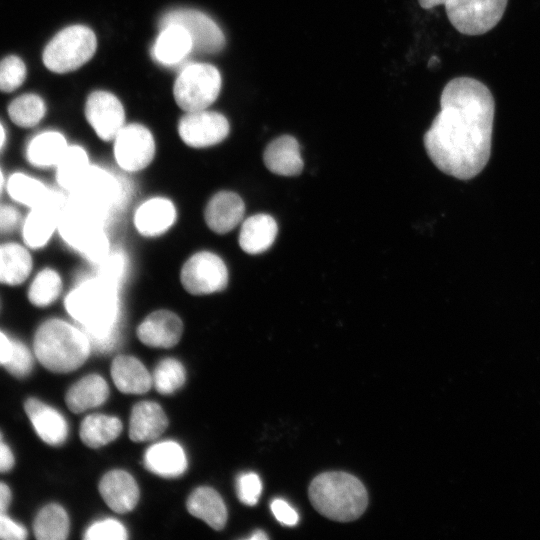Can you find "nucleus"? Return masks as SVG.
<instances>
[{"label":"nucleus","mask_w":540,"mask_h":540,"mask_svg":"<svg viewBox=\"0 0 540 540\" xmlns=\"http://www.w3.org/2000/svg\"><path fill=\"white\" fill-rule=\"evenodd\" d=\"M14 465V456L9 448L2 440V433L0 431V473L7 472L12 469Z\"/></svg>","instance_id":"47"},{"label":"nucleus","mask_w":540,"mask_h":540,"mask_svg":"<svg viewBox=\"0 0 540 540\" xmlns=\"http://www.w3.org/2000/svg\"><path fill=\"white\" fill-rule=\"evenodd\" d=\"M27 537L26 529L11 518L0 513V539L23 540Z\"/></svg>","instance_id":"45"},{"label":"nucleus","mask_w":540,"mask_h":540,"mask_svg":"<svg viewBox=\"0 0 540 540\" xmlns=\"http://www.w3.org/2000/svg\"><path fill=\"white\" fill-rule=\"evenodd\" d=\"M5 185H6V180L4 178L2 170L0 169V193L3 190V188L5 187Z\"/></svg>","instance_id":"52"},{"label":"nucleus","mask_w":540,"mask_h":540,"mask_svg":"<svg viewBox=\"0 0 540 540\" xmlns=\"http://www.w3.org/2000/svg\"><path fill=\"white\" fill-rule=\"evenodd\" d=\"M12 348V340L0 331V365H5Z\"/></svg>","instance_id":"48"},{"label":"nucleus","mask_w":540,"mask_h":540,"mask_svg":"<svg viewBox=\"0 0 540 540\" xmlns=\"http://www.w3.org/2000/svg\"><path fill=\"white\" fill-rule=\"evenodd\" d=\"M263 160L266 167L280 176H296L303 170L299 143L291 135H282L266 147Z\"/></svg>","instance_id":"19"},{"label":"nucleus","mask_w":540,"mask_h":540,"mask_svg":"<svg viewBox=\"0 0 540 540\" xmlns=\"http://www.w3.org/2000/svg\"><path fill=\"white\" fill-rule=\"evenodd\" d=\"M237 495L239 500L248 506H254L261 495L262 483L254 472L241 474L237 478Z\"/></svg>","instance_id":"42"},{"label":"nucleus","mask_w":540,"mask_h":540,"mask_svg":"<svg viewBox=\"0 0 540 540\" xmlns=\"http://www.w3.org/2000/svg\"><path fill=\"white\" fill-rule=\"evenodd\" d=\"M11 502V492L9 487L0 482V513H5Z\"/></svg>","instance_id":"49"},{"label":"nucleus","mask_w":540,"mask_h":540,"mask_svg":"<svg viewBox=\"0 0 540 540\" xmlns=\"http://www.w3.org/2000/svg\"><path fill=\"white\" fill-rule=\"evenodd\" d=\"M67 200L68 198L53 190L46 201L30 208L22 222V237L27 247L39 249L48 243L58 227Z\"/></svg>","instance_id":"12"},{"label":"nucleus","mask_w":540,"mask_h":540,"mask_svg":"<svg viewBox=\"0 0 540 540\" xmlns=\"http://www.w3.org/2000/svg\"><path fill=\"white\" fill-rule=\"evenodd\" d=\"M187 510L215 530H221L227 521L225 503L218 492L210 487L195 489L187 499Z\"/></svg>","instance_id":"27"},{"label":"nucleus","mask_w":540,"mask_h":540,"mask_svg":"<svg viewBox=\"0 0 540 540\" xmlns=\"http://www.w3.org/2000/svg\"><path fill=\"white\" fill-rule=\"evenodd\" d=\"M221 89L219 71L207 63H193L178 75L173 94L176 103L186 112L204 110L218 97Z\"/></svg>","instance_id":"8"},{"label":"nucleus","mask_w":540,"mask_h":540,"mask_svg":"<svg viewBox=\"0 0 540 540\" xmlns=\"http://www.w3.org/2000/svg\"><path fill=\"white\" fill-rule=\"evenodd\" d=\"M145 467L162 477H177L187 468L183 448L174 441H164L149 447L144 456Z\"/></svg>","instance_id":"24"},{"label":"nucleus","mask_w":540,"mask_h":540,"mask_svg":"<svg viewBox=\"0 0 540 540\" xmlns=\"http://www.w3.org/2000/svg\"><path fill=\"white\" fill-rule=\"evenodd\" d=\"M86 540H124L127 538L125 527L117 520L105 519L95 522L86 531Z\"/></svg>","instance_id":"41"},{"label":"nucleus","mask_w":540,"mask_h":540,"mask_svg":"<svg viewBox=\"0 0 540 540\" xmlns=\"http://www.w3.org/2000/svg\"><path fill=\"white\" fill-rule=\"evenodd\" d=\"M98 276L104 282L118 288L126 270V260L121 253H109L100 263Z\"/></svg>","instance_id":"40"},{"label":"nucleus","mask_w":540,"mask_h":540,"mask_svg":"<svg viewBox=\"0 0 540 540\" xmlns=\"http://www.w3.org/2000/svg\"><path fill=\"white\" fill-rule=\"evenodd\" d=\"M86 119L98 137L114 140L125 126V112L119 99L110 92H92L85 105Z\"/></svg>","instance_id":"14"},{"label":"nucleus","mask_w":540,"mask_h":540,"mask_svg":"<svg viewBox=\"0 0 540 540\" xmlns=\"http://www.w3.org/2000/svg\"><path fill=\"white\" fill-rule=\"evenodd\" d=\"M244 210L243 200L238 194L221 191L209 200L205 209V221L212 231L225 234L239 224Z\"/></svg>","instance_id":"18"},{"label":"nucleus","mask_w":540,"mask_h":540,"mask_svg":"<svg viewBox=\"0 0 540 540\" xmlns=\"http://www.w3.org/2000/svg\"><path fill=\"white\" fill-rule=\"evenodd\" d=\"M271 511L283 525L294 526L299 521L297 511L284 499L276 498L271 502Z\"/></svg>","instance_id":"44"},{"label":"nucleus","mask_w":540,"mask_h":540,"mask_svg":"<svg viewBox=\"0 0 540 540\" xmlns=\"http://www.w3.org/2000/svg\"><path fill=\"white\" fill-rule=\"evenodd\" d=\"M127 196L128 189L124 181L102 168L90 166L68 199L73 206L103 224L108 212L121 206Z\"/></svg>","instance_id":"5"},{"label":"nucleus","mask_w":540,"mask_h":540,"mask_svg":"<svg viewBox=\"0 0 540 540\" xmlns=\"http://www.w3.org/2000/svg\"><path fill=\"white\" fill-rule=\"evenodd\" d=\"M155 143L151 132L140 124L125 125L114 139L118 165L130 172L144 169L152 161Z\"/></svg>","instance_id":"11"},{"label":"nucleus","mask_w":540,"mask_h":540,"mask_svg":"<svg viewBox=\"0 0 540 540\" xmlns=\"http://www.w3.org/2000/svg\"><path fill=\"white\" fill-rule=\"evenodd\" d=\"M308 494L314 508L334 521H353L364 513L368 505L363 483L342 471L317 475L310 483Z\"/></svg>","instance_id":"3"},{"label":"nucleus","mask_w":540,"mask_h":540,"mask_svg":"<svg viewBox=\"0 0 540 540\" xmlns=\"http://www.w3.org/2000/svg\"><path fill=\"white\" fill-rule=\"evenodd\" d=\"M181 282L194 295L222 291L228 284L227 267L216 254L202 251L194 254L183 265Z\"/></svg>","instance_id":"9"},{"label":"nucleus","mask_w":540,"mask_h":540,"mask_svg":"<svg viewBox=\"0 0 540 540\" xmlns=\"http://www.w3.org/2000/svg\"><path fill=\"white\" fill-rule=\"evenodd\" d=\"M167 426L168 419L161 406L155 402L142 401L132 409L129 437L134 442L154 440Z\"/></svg>","instance_id":"21"},{"label":"nucleus","mask_w":540,"mask_h":540,"mask_svg":"<svg viewBox=\"0 0 540 540\" xmlns=\"http://www.w3.org/2000/svg\"><path fill=\"white\" fill-rule=\"evenodd\" d=\"M34 535L39 540H64L69 532V518L58 504L42 508L33 524Z\"/></svg>","instance_id":"34"},{"label":"nucleus","mask_w":540,"mask_h":540,"mask_svg":"<svg viewBox=\"0 0 540 540\" xmlns=\"http://www.w3.org/2000/svg\"><path fill=\"white\" fill-rule=\"evenodd\" d=\"M181 319L168 310H158L148 315L137 328L139 340L149 347L170 348L182 335Z\"/></svg>","instance_id":"15"},{"label":"nucleus","mask_w":540,"mask_h":540,"mask_svg":"<svg viewBox=\"0 0 540 540\" xmlns=\"http://www.w3.org/2000/svg\"><path fill=\"white\" fill-rule=\"evenodd\" d=\"M152 380L160 394L170 395L179 390L185 383V369L178 360L165 358L156 366Z\"/></svg>","instance_id":"37"},{"label":"nucleus","mask_w":540,"mask_h":540,"mask_svg":"<svg viewBox=\"0 0 540 540\" xmlns=\"http://www.w3.org/2000/svg\"><path fill=\"white\" fill-rule=\"evenodd\" d=\"M20 223L18 210L8 204H0V233L12 231Z\"/></svg>","instance_id":"46"},{"label":"nucleus","mask_w":540,"mask_h":540,"mask_svg":"<svg viewBox=\"0 0 540 540\" xmlns=\"http://www.w3.org/2000/svg\"><path fill=\"white\" fill-rule=\"evenodd\" d=\"M268 536L263 532V531H255L254 534H252L249 539L250 540H254V539H258V540H262V539H267Z\"/></svg>","instance_id":"50"},{"label":"nucleus","mask_w":540,"mask_h":540,"mask_svg":"<svg viewBox=\"0 0 540 540\" xmlns=\"http://www.w3.org/2000/svg\"><path fill=\"white\" fill-rule=\"evenodd\" d=\"M34 352L48 370L67 373L87 360L91 346L81 329L60 319H50L37 329Z\"/></svg>","instance_id":"4"},{"label":"nucleus","mask_w":540,"mask_h":540,"mask_svg":"<svg viewBox=\"0 0 540 540\" xmlns=\"http://www.w3.org/2000/svg\"><path fill=\"white\" fill-rule=\"evenodd\" d=\"M32 269V258L28 249L18 243L0 246V282L7 285L23 283Z\"/></svg>","instance_id":"30"},{"label":"nucleus","mask_w":540,"mask_h":540,"mask_svg":"<svg viewBox=\"0 0 540 540\" xmlns=\"http://www.w3.org/2000/svg\"><path fill=\"white\" fill-rule=\"evenodd\" d=\"M108 396L109 388L106 381L97 374H91L70 387L65 401L72 412L81 413L102 405Z\"/></svg>","instance_id":"28"},{"label":"nucleus","mask_w":540,"mask_h":540,"mask_svg":"<svg viewBox=\"0 0 540 540\" xmlns=\"http://www.w3.org/2000/svg\"><path fill=\"white\" fill-rule=\"evenodd\" d=\"M508 0H418L423 9L443 5L452 26L461 34L482 35L504 15Z\"/></svg>","instance_id":"6"},{"label":"nucleus","mask_w":540,"mask_h":540,"mask_svg":"<svg viewBox=\"0 0 540 540\" xmlns=\"http://www.w3.org/2000/svg\"><path fill=\"white\" fill-rule=\"evenodd\" d=\"M122 431L121 421L113 416L91 414L80 426V438L90 448H99L115 440Z\"/></svg>","instance_id":"31"},{"label":"nucleus","mask_w":540,"mask_h":540,"mask_svg":"<svg viewBox=\"0 0 540 540\" xmlns=\"http://www.w3.org/2000/svg\"><path fill=\"white\" fill-rule=\"evenodd\" d=\"M90 165L86 151L80 146H68L56 165L58 184L69 193L81 182Z\"/></svg>","instance_id":"33"},{"label":"nucleus","mask_w":540,"mask_h":540,"mask_svg":"<svg viewBox=\"0 0 540 540\" xmlns=\"http://www.w3.org/2000/svg\"><path fill=\"white\" fill-rule=\"evenodd\" d=\"M94 32L83 25H73L58 32L43 51V63L52 72L67 73L84 65L95 53Z\"/></svg>","instance_id":"7"},{"label":"nucleus","mask_w":540,"mask_h":540,"mask_svg":"<svg viewBox=\"0 0 540 540\" xmlns=\"http://www.w3.org/2000/svg\"><path fill=\"white\" fill-rule=\"evenodd\" d=\"M80 253L93 263H100L109 254V241L103 229L98 230Z\"/></svg>","instance_id":"43"},{"label":"nucleus","mask_w":540,"mask_h":540,"mask_svg":"<svg viewBox=\"0 0 540 540\" xmlns=\"http://www.w3.org/2000/svg\"><path fill=\"white\" fill-rule=\"evenodd\" d=\"M176 210L171 201L153 198L143 203L136 211L134 224L144 236H158L174 223Z\"/></svg>","instance_id":"22"},{"label":"nucleus","mask_w":540,"mask_h":540,"mask_svg":"<svg viewBox=\"0 0 540 540\" xmlns=\"http://www.w3.org/2000/svg\"><path fill=\"white\" fill-rule=\"evenodd\" d=\"M115 386L126 394H143L150 390L153 380L145 366L135 357L120 355L111 365Z\"/></svg>","instance_id":"23"},{"label":"nucleus","mask_w":540,"mask_h":540,"mask_svg":"<svg viewBox=\"0 0 540 540\" xmlns=\"http://www.w3.org/2000/svg\"><path fill=\"white\" fill-rule=\"evenodd\" d=\"M5 188L11 199L29 208L42 204L53 191L40 180L23 172L10 175Z\"/></svg>","instance_id":"32"},{"label":"nucleus","mask_w":540,"mask_h":540,"mask_svg":"<svg viewBox=\"0 0 540 540\" xmlns=\"http://www.w3.org/2000/svg\"><path fill=\"white\" fill-rule=\"evenodd\" d=\"M4 366L16 378L28 376L33 367L30 350L22 342L12 340L11 353Z\"/></svg>","instance_id":"39"},{"label":"nucleus","mask_w":540,"mask_h":540,"mask_svg":"<svg viewBox=\"0 0 540 540\" xmlns=\"http://www.w3.org/2000/svg\"><path fill=\"white\" fill-rule=\"evenodd\" d=\"M46 106L36 94H23L15 98L8 106L10 119L20 127H32L44 117Z\"/></svg>","instance_id":"35"},{"label":"nucleus","mask_w":540,"mask_h":540,"mask_svg":"<svg viewBox=\"0 0 540 540\" xmlns=\"http://www.w3.org/2000/svg\"><path fill=\"white\" fill-rule=\"evenodd\" d=\"M65 137L56 131H46L34 136L26 147L28 162L39 168L55 166L67 150Z\"/></svg>","instance_id":"29"},{"label":"nucleus","mask_w":540,"mask_h":540,"mask_svg":"<svg viewBox=\"0 0 540 540\" xmlns=\"http://www.w3.org/2000/svg\"><path fill=\"white\" fill-rule=\"evenodd\" d=\"M26 78V66L22 59L9 55L0 61V91L12 92L19 88Z\"/></svg>","instance_id":"38"},{"label":"nucleus","mask_w":540,"mask_h":540,"mask_svg":"<svg viewBox=\"0 0 540 540\" xmlns=\"http://www.w3.org/2000/svg\"><path fill=\"white\" fill-rule=\"evenodd\" d=\"M192 49V40L186 29L170 24L161 28L151 52L157 62L173 65L184 59Z\"/></svg>","instance_id":"26"},{"label":"nucleus","mask_w":540,"mask_h":540,"mask_svg":"<svg viewBox=\"0 0 540 540\" xmlns=\"http://www.w3.org/2000/svg\"><path fill=\"white\" fill-rule=\"evenodd\" d=\"M181 139L194 148L220 143L229 133V123L220 113L198 110L186 112L178 124Z\"/></svg>","instance_id":"13"},{"label":"nucleus","mask_w":540,"mask_h":540,"mask_svg":"<svg viewBox=\"0 0 540 540\" xmlns=\"http://www.w3.org/2000/svg\"><path fill=\"white\" fill-rule=\"evenodd\" d=\"M102 225L73 206L68 199L60 215L57 230L66 244L80 252L91 237L102 229Z\"/></svg>","instance_id":"20"},{"label":"nucleus","mask_w":540,"mask_h":540,"mask_svg":"<svg viewBox=\"0 0 540 540\" xmlns=\"http://www.w3.org/2000/svg\"><path fill=\"white\" fill-rule=\"evenodd\" d=\"M6 142V131L3 125L0 123V150L3 148Z\"/></svg>","instance_id":"51"},{"label":"nucleus","mask_w":540,"mask_h":540,"mask_svg":"<svg viewBox=\"0 0 540 540\" xmlns=\"http://www.w3.org/2000/svg\"><path fill=\"white\" fill-rule=\"evenodd\" d=\"M99 492L105 503L120 514L131 511L139 500L135 479L123 470L106 473L99 483Z\"/></svg>","instance_id":"16"},{"label":"nucleus","mask_w":540,"mask_h":540,"mask_svg":"<svg viewBox=\"0 0 540 540\" xmlns=\"http://www.w3.org/2000/svg\"><path fill=\"white\" fill-rule=\"evenodd\" d=\"M61 288L60 275L55 270L46 268L32 280L28 288V299L37 307H46L58 298Z\"/></svg>","instance_id":"36"},{"label":"nucleus","mask_w":540,"mask_h":540,"mask_svg":"<svg viewBox=\"0 0 540 540\" xmlns=\"http://www.w3.org/2000/svg\"><path fill=\"white\" fill-rule=\"evenodd\" d=\"M278 233L275 219L268 214H256L247 218L239 234V245L248 254H259L268 250Z\"/></svg>","instance_id":"25"},{"label":"nucleus","mask_w":540,"mask_h":540,"mask_svg":"<svg viewBox=\"0 0 540 540\" xmlns=\"http://www.w3.org/2000/svg\"><path fill=\"white\" fill-rule=\"evenodd\" d=\"M67 312L82 326L91 350L107 352L118 340L117 288L99 277L77 285L65 299Z\"/></svg>","instance_id":"2"},{"label":"nucleus","mask_w":540,"mask_h":540,"mask_svg":"<svg viewBox=\"0 0 540 540\" xmlns=\"http://www.w3.org/2000/svg\"><path fill=\"white\" fill-rule=\"evenodd\" d=\"M25 411L38 436L49 445H61L68 435V425L63 415L38 399L25 402Z\"/></svg>","instance_id":"17"},{"label":"nucleus","mask_w":540,"mask_h":540,"mask_svg":"<svg viewBox=\"0 0 540 540\" xmlns=\"http://www.w3.org/2000/svg\"><path fill=\"white\" fill-rule=\"evenodd\" d=\"M177 24L186 29L192 40L193 50L217 53L225 46V37L219 26L206 14L189 8H179L166 13L160 28Z\"/></svg>","instance_id":"10"},{"label":"nucleus","mask_w":540,"mask_h":540,"mask_svg":"<svg viewBox=\"0 0 540 540\" xmlns=\"http://www.w3.org/2000/svg\"><path fill=\"white\" fill-rule=\"evenodd\" d=\"M494 112V97L484 83L467 76L450 80L423 136L434 165L462 180L478 175L490 158Z\"/></svg>","instance_id":"1"}]
</instances>
